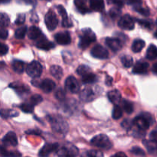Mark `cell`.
Wrapping results in <instances>:
<instances>
[{
  "instance_id": "cell-1",
  "label": "cell",
  "mask_w": 157,
  "mask_h": 157,
  "mask_svg": "<svg viewBox=\"0 0 157 157\" xmlns=\"http://www.w3.org/2000/svg\"><path fill=\"white\" fill-rule=\"evenodd\" d=\"M132 123L139 130H147L154 123V120H153V116L150 113H143L136 117H135Z\"/></svg>"
},
{
  "instance_id": "cell-2",
  "label": "cell",
  "mask_w": 157,
  "mask_h": 157,
  "mask_svg": "<svg viewBox=\"0 0 157 157\" xmlns=\"http://www.w3.org/2000/svg\"><path fill=\"white\" fill-rule=\"evenodd\" d=\"M48 120L50 122L53 130L57 133H65L68 130V124L67 121H64L61 117L59 116H48Z\"/></svg>"
},
{
  "instance_id": "cell-3",
  "label": "cell",
  "mask_w": 157,
  "mask_h": 157,
  "mask_svg": "<svg viewBox=\"0 0 157 157\" xmlns=\"http://www.w3.org/2000/svg\"><path fill=\"white\" fill-rule=\"evenodd\" d=\"M97 39L94 32L90 29H84L82 30V35H81L79 41V48L81 49H86L89 47L92 42H94Z\"/></svg>"
},
{
  "instance_id": "cell-4",
  "label": "cell",
  "mask_w": 157,
  "mask_h": 157,
  "mask_svg": "<svg viewBox=\"0 0 157 157\" xmlns=\"http://www.w3.org/2000/svg\"><path fill=\"white\" fill-rule=\"evenodd\" d=\"M90 144L94 147H99V148L104 149V150H109L113 146L110 139L104 134L98 135L92 138V140H90Z\"/></svg>"
},
{
  "instance_id": "cell-5",
  "label": "cell",
  "mask_w": 157,
  "mask_h": 157,
  "mask_svg": "<svg viewBox=\"0 0 157 157\" xmlns=\"http://www.w3.org/2000/svg\"><path fill=\"white\" fill-rule=\"evenodd\" d=\"M78 150L75 146L72 144H67L64 146L57 152L59 157H76L78 154Z\"/></svg>"
},
{
  "instance_id": "cell-6",
  "label": "cell",
  "mask_w": 157,
  "mask_h": 157,
  "mask_svg": "<svg viewBox=\"0 0 157 157\" xmlns=\"http://www.w3.org/2000/svg\"><path fill=\"white\" fill-rule=\"evenodd\" d=\"M26 72L32 78H39L42 73V67L38 61H33L28 65L27 68H26Z\"/></svg>"
},
{
  "instance_id": "cell-7",
  "label": "cell",
  "mask_w": 157,
  "mask_h": 157,
  "mask_svg": "<svg viewBox=\"0 0 157 157\" xmlns=\"http://www.w3.org/2000/svg\"><path fill=\"white\" fill-rule=\"evenodd\" d=\"M44 22L46 27L49 31L55 30L58 24V20L56 15L52 10H49L44 17Z\"/></svg>"
},
{
  "instance_id": "cell-8",
  "label": "cell",
  "mask_w": 157,
  "mask_h": 157,
  "mask_svg": "<svg viewBox=\"0 0 157 157\" xmlns=\"http://www.w3.org/2000/svg\"><path fill=\"white\" fill-rule=\"evenodd\" d=\"M118 26L121 29L125 30H132L135 27L134 19L130 15H124V16L120 18L118 21Z\"/></svg>"
},
{
  "instance_id": "cell-9",
  "label": "cell",
  "mask_w": 157,
  "mask_h": 157,
  "mask_svg": "<svg viewBox=\"0 0 157 157\" xmlns=\"http://www.w3.org/2000/svg\"><path fill=\"white\" fill-rule=\"evenodd\" d=\"M90 54L94 58H98V59H107L109 57L108 51L101 44L95 45L92 48Z\"/></svg>"
},
{
  "instance_id": "cell-10",
  "label": "cell",
  "mask_w": 157,
  "mask_h": 157,
  "mask_svg": "<svg viewBox=\"0 0 157 157\" xmlns=\"http://www.w3.org/2000/svg\"><path fill=\"white\" fill-rule=\"evenodd\" d=\"M65 88L66 90H68L69 92L72 94H77L79 92L80 86L78 84V81L76 78L73 76H69L68 78L66 79L65 83Z\"/></svg>"
},
{
  "instance_id": "cell-11",
  "label": "cell",
  "mask_w": 157,
  "mask_h": 157,
  "mask_svg": "<svg viewBox=\"0 0 157 157\" xmlns=\"http://www.w3.org/2000/svg\"><path fill=\"white\" fill-rule=\"evenodd\" d=\"M55 39L58 44H61V45H67L70 44L71 41L70 33L67 31L57 33L55 35Z\"/></svg>"
},
{
  "instance_id": "cell-12",
  "label": "cell",
  "mask_w": 157,
  "mask_h": 157,
  "mask_svg": "<svg viewBox=\"0 0 157 157\" xmlns=\"http://www.w3.org/2000/svg\"><path fill=\"white\" fill-rule=\"evenodd\" d=\"M106 44L113 52H119L123 47L122 41L117 38H107Z\"/></svg>"
},
{
  "instance_id": "cell-13",
  "label": "cell",
  "mask_w": 157,
  "mask_h": 157,
  "mask_svg": "<svg viewBox=\"0 0 157 157\" xmlns=\"http://www.w3.org/2000/svg\"><path fill=\"white\" fill-rule=\"evenodd\" d=\"M58 144H57V143H55V144H45L39 151L38 156H39V157H47L52 152L58 150Z\"/></svg>"
},
{
  "instance_id": "cell-14",
  "label": "cell",
  "mask_w": 157,
  "mask_h": 157,
  "mask_svg": "<svg viewBox=\"0 0 157 157\" xmlns=\"http://www.w3.org/2000/svg\"><path fill=\"white\" fill-rule=\"evenodd\" d=\"M95 98L94 90L90 87H85L80 92V98L81 101L84 102H90L92 101Z\"/></svg>"
},
{
  "instance_id": "cell-15",
  "label": "cell",
  "mask_w": 157,
  "mask_h": 157,
  "mask_svg": "<svg viewBox=\"0 0 157 157\" xmlns=\"http://www.w3.org/2000/svg\"><path fill=\"white\" fill-rule=\"evenodd\" d=\"M2 143L6 146H12L16 147L18 145V139L17 136L14 132H9L6 136L3 137Z\"/></svg>"
},
{
  "instance_id": "cell-16",
  "label": "cell",
  "mask_w": 157,
  "mask_h": 157,
  "mask_svg": "<svg viewBox=\"0 0 157 157\" xmlns=\"http://www.w3.org/2000/svg\"><path fill=\"white\" fill-rule=\"evenodd\" d=\"M149 64L146 61H139L135 64L134 67H133V72L134 74H137V75H143V74H146L149 69Z\"/></svg>"
},
{
  "instance_id": "cell-17",
  "label": "cell",
  "mask_w": 157,
  "mask_h": 157,
  "mask_svg": "<svg viewBox=\"0 0 157 157\" xmlns=\"http://www.w3.org/2000/svg\"><path fill=\"white\" fill-rule=\"evenodd\" d=\"M55 83L52 80L46 78L44 79L40 83V88L44 92V93H51L55 87Z\"/></svg>"
},
{
  "instance_id": "cell-18",
  "label": "cell",
  "mask_w": 157,
  "mask_h": 157,
  "mask_svg": "<svg viewBox=\"0 0 157 157\" xmlns=\"http://www.w3.org/2000/svg\"><path fill=\"white\" fill-rule=\"evenodd\" d=\"M143 144L150 154L157 156V141L151 140H144L143 141Z\"/></svg>"
},
{
  "instance_id": "cell-19",
  "label": "cell",
  "mask_w": 157,
  "mask_h": 157,
  "mask_svg": "<svg viewBox=\"0 0 157 157\" xmlns=\"http://www.w3.org/2000/svg\"><path fill=\"white\" fill-rule=\"evenodd\" d=\"M36 47L40 49H42V50H50V49L55 48V44L52 41H48L45 38H42L37 41Z\"/></svg>"
},
{
  "instance_id": "cell-20",
  "label": "cell",
  "mask_w": 157,
  "mask_h": 157,
  "mask_svg": "<svg viewBox=\"0 0 157 157\" xmlns=\"http://www.w3.org/2000/svg\"><path fill=\"white\" fill-rule=\"evenodd\" d=\"M107 96L110 102L115 104H117L121 100V94L118 90H110L107 94Z\"/></svg>"
},
{
  "instance_id": "cell-21",
  "label": "cell",
  "mask_w": 157,
  "mask_h": 157,
  "mask_svg": "<svg viewBox=\"0 0 157 157\" xmlns=\"http://www.w3.org/2000/svg\"><path fill=\"white\" fill-rule=\"evenodd\" d=\"M9 87L15 89V90L18 92V94H23L28 93V92L29 91V89L26 87V85L20 84V83H12V84H11L10 85H9Z\"/></svg>"
},
{
  "instance_id": "cell-22",
  "label": "cell",
  "mask_w": 157,
  "mask_h": 157,
  "mask_svg": "<svg viewBox=\"0 0 157 157\" xmlns=\"http://www.w3.org/2000/svg\"><path fill=\"white\" fill-rule=\"evenodd\" d=\"M28 32V36L30 39H36V38H39L41 35V32L39 28L36 27V26H32L29 28Z\"/></svg>"
},
{
  "instance_id": "cell-23",
  "label": "cell",
  "mask_w": 157,
  "mask_h": 157,
  "mask_svg": "<svg viewBox=\"0 0 157 157\" xmlns=\"http://www.w3.org/2000/svg\"><path fill=\"white\" fill-rule=\"evenodd\" d=\"M146 57L150 61H153V60L157 58V48L154 44H150L149 46L148 49L147 51Z\"/></svg>"
},
{
  "instance_id": "cell-24",
  "label": "cell",
  "mask_w": 157,
  "mask_h": 157,
  "mask_svg": "<svg viewBox=\"0 0 157 157\" xmlns=\"http://www.w3.org/2000/svg\"><path fill=\"white\" fill-rule=\"evenodd\" d=\"M51 75L56 79L60 80L63 76V70L60 66L53 65L50 68Z\"/></svg>"
},
{
  "instance_id": "cell-25",
  "label": "cell",
  "mask_w": 157,
  "mask_h": 157,
  "mask_svg": "<svg viewBox=\"0 0 157 157\" xmlns=\"http://www.w3.org/2000/svg\"><path fill=\"white\" fill-rule=\"evenodd\" d=\"M145 47V41L142 39H136L132 44V50L135 53L141 52L142 49Z\"/></svg>"
},
{
  "instance_id": "cell-26",
  "label": "cell",
  "mask_w": 157,
  "mask_h": 157,
  "mask_svg": "<svg viewBox=\"0 0 157 157\" xmlns=\"http://www.w3.org/2000/svg\"><path fill=\"white\" fill-rule=\"evenodd\" d=\"M90 7L94 11H102L104 9V2L100 0H92L90 2Z\"/></svg>"
},
{
  "instance_id": "cell-27",
  "label": "cell",
  "mask_w": 157,
  "mask_h": 157,
  "mask_svg": "<svg viewBox=\"0 0 157 157\" xmlns=\"http://www.w3.org/2000/svg\"><path fill=\"white\" fill-rule=\"evenodd\" d=\"M12 68L15 72L18 74H21L25 70V64L23 61L15 60L12 64Z\"/></svg>"
},
{
  "instance_id": "cell-28",
  "label": "cell",
  "mask_w": 157,
  "mask_h": 157,
  "mask_svg": "<svg viewBox=\"0 0 157 157\" xmlns=\"http://www.w3.org/2000/svg\"><path fill=\"white\" fill-rule=\"evenodd\" d=\"M0 154L3 157H21V154L16 151H8L5 148L0 147Z\"/></svg>"
},
{
  "instance_id": "cell-29",
  "label": "cell",
  "mask_w": 157,
  "mask_h": 157,
  "mask_svg": "<svg viewBox=\"0 0 157 157\" xmlns=\"http://www.w3.org/2000/svg\"><path fill=\"white\" fill-rule=\"evenodd\" d=\"M18 112L15 111V110H0V116L1 117L4 118V119H7L9 117H15L18 116Z\"/></svg>"
},
{
  "instance_id": "cell-30",
  "label": "cell",
  "mask_w": 157,
  "mask_h": 157,
  "mask_svg": "<svg viewBox=\"0 0 157 157\" xmlns=\"http://www.w3.org/2000/svg\"><path fill=\"white\" fill-rule=\"evenodd\" d=\"M10 23V19H9V15L5 12H1L0 13V27L4 29L9 26Z\"/></svg>"
},
{
  "instance_id": "cell-31",
  "label": "cell",
  "mask_w": 157,
  "mask_h": 157,
  "mask_svg": "<svg viewBox=\"0 0 157 157\" xmlns=\"http://www.w3.org/2000/svg\"><path fill=\"white\" fill-rule=\"evenodd\" d=\"M97 81V77L94 74L88 73L82 76V82L84 84H92Z\"/></svg>"
},
{
  "instance_id": "cell-32",
  "label": "cell",
  "mask_w": 157,
  "mask_h": 157,
  "mask_svg": "<svg viewBox=\"0 0 157 157\" xmlns=\"http://www.w3.org/2000/svg\"><path fill=\"white\" fill-rule=\"evenodd\" d=\"M26 33H27V26H21V27L18 28L15 30V36L18 39H22L25 38V35H26Z\"/></svg>"
},
{
  "instance_id": "cell-33",
  "label": "cell",
  "mask_w": 157,
  "mask_h": 157,
  "mask_svg": "<svg viewBox=\"0 0 157 157\" xmlns=\"http://www.w3.org/2000/svg\"><path fill=\"white\" fill-rule=\"evenodd\" d=\"M75 4L76 5L77 9H78V10L81 13H83V14L87 13V12L89 11L87 6H86L84 2L81 1V0H78V1L75 2Z\"/></svg>"
},
{
  "instance_id": "cell-34",
  "label": "cell",
  "mask_w": 157,
  "mask_h": 157,
  "mask_svg": "<svg viewBox=\"0 0 157 157\" xmlns=\"http://www.w3.org/2000/svg\"><path fill=\"white\" fill-rule=\"evenodd\" d=\"M121 62H122L123 65L124 66L127 68L131 67L133 65V58L132 57H130V55H124V56L121 58Z\"/></svg>"
},
{
  "instance_id": "cell-35",
  "label": "cell",
  "mask_w": 157,
  "mask_h": 157,
  "mask_svg": "<svg viewBox=\"0 0 157 157\" xmlns=\"http://www.w3.org/2000/svg\"><path fill=\"white\" fill-rule=\"evenodd\" d=\"M123 107H124V110H125L126 113H129V114L133 112V104L130 101L124 100L123 101Z\"/></svg>"
},
{
  "instance_id": "cell-36",
  "label": "cell",
  "mask_w": 157,
  "mask_h": 157,
  "mask_svg": "<svg viewBox=\"0 0 157 157\" xmlns=\"http://www.w3.org/2000/svg\"><path fill=\"white\" fill-rule=\"evenodd\" d=\"M90 71H91L90 67H88L87 65H84V64H81V65L78 66V69H77L78 74L81 75V76H84V75H87V74L90 73Z\"/></svg>"
},
{
  "instance_id": "cell-37",
  "label": "cell",
  "mask_w": 157,
  "mask_h": 157,
  "mask_svg": "<svg viewBox=\"0 0 157 157\" xmlns=\"http://www.w3.org/2000/svg\"><path fill=\"white\" fill-rule=\"evenodd\" d=\"M20 109L25 113H32L34 110V106L30 103H23L20 105Z\"/></svg>"
},
{
  "instance_id": "cell-38",
  "label": "cell",
  "mask_w": 157,
  "mask_h": 157,
  "mask_svg": "<svg viewBox=\"0 0 157 157\" xmlns=\"http://www.w3.org/2000/svg\"><path fill=\"white\" fill-rule=\"evenodd\" d=\"M109 15L113 19H116V18H119L121 15V10L120 8L117 7H113L110 9V10L109 11Z\"/></svg>"
},
{
  "instance_id": "cell-39",
  "label": "cell",
  "mask_w": 157,
  "mask_h": 157,
  "mask_svg": "<svg viewBox=\"0 0 157 157\" xmlns=\"http://www.w3.org/2000/svg\"><path fill=\"white\" fill-rule=\"evenodd\" d=\"M123 115V110L119 106L116 105L113 109V112H112V117L114 120H118L122 117Z\"/></svg>"
},
{
  "instance_id": "cell-40",
  "label": "cell",
  "mask_w": 157,
  "mask_h": 157,
  "mask_svg": "<svg viewBox=\"0 0 157 157\" xmlns=\"http://www.w3.org/2000/svg\"><path fill=\"white\" fill-rule=\"evenodd\" d=\"M55 97L56 98L57 100L60 101H64L66 98V94L64 90H63L62 88H58V90H56L55 94Z\"/></svg>"
},
{
  "instance_id": "cell-41",
  "label": "cell",
  "mask_w": 157,
  "mask_h": 157,
  "mask_svg": "<svg viewBox=\"0 0 157 157\" xmlns=\"http://www.w3.org/2000/svg\"><path fill=\"white\" fill-rule=\"evenodd\" d=\"M134 9L136 11V12H139L140 14L144 15V16H149L150 14V9H147V8L142 7V6H136V7L134 8Z\"/></svg>"
},
{
  "instance_id": "cell-42",
  "label": "cell",
  "mask_w": 157,
  "mask_h": 157,
  "mask_svg": "<svg viewBox=\"0 0 157 157\" xmlns=\"http://www.w3.org/2000/svg\"><path fill=\"white\" fill-rule=\"evenodd\" d=\"M43 101V98L41 95L39 94H34L31 97L30 99V104H32V105H37L39 103H41Z\"/></svg>"
},
{
  "instance_id": "cell-43",
  "label": "cell",
  "mask_w": 157,
  "mask_h": 157,
  "mask_svg": "<svg viewBox=\"0 0 157 157\" xmlns=\"http://www.w3.org/2000/svg\"><path fill=\"white\" fill-rule=\"evenodd\" d=\"M130 152H131L133 154L136 155V156H145L146 153L144 152V150L143 149H141L140 147H134L130 150Z\"/></svg>"
},
{
  "instance_id": "cell-44",
  "label": "cell",
  "mask_w": 157,
  "mask_h": 157,
  "mask_svg": "<svg viewBox=\"0 0 157 157\" xmlns=\"http://www.w3.org/2000/svg\"><path fill=\"white\" fill-rule=\"evenodd\" d=\"M137 21L140 25L144 26V28H147V29H151L152 27H153V22H152V21H150V20L140 19L137 20Z\"/></svg>"
},
{
  "instance_id": "cell-45",
  "label": "cell",
  "mask_w": 157,
  "mask_h": 157,
  "mask_svg": "<svg viewBox=\"0 0 157 157\" xmlns=\"http://www.w3.org/2000/svg\"><path fill=\"white\" fill-rule=\"evenodd\" d=\"M87 157H104V154L99 150H91L87 152Z\"/></svg>"
},
{
  "instance_id": "cell-46",
  "label": "cell",
  "mask_w": 157,
  "mask_h": 157,
  "mask_svg": "<svg viewBox=\"0 0 157 157\" xmlns=\"http://www.w3.org/2000/svg\"><path fill=\"white\" fill-rule=\"evenodd\" d=\"M57 9H58V12H59L60 15L62 16V19L63 18H67V12H66L65 9L64 8V6H61V5H59V6H57Z\"/></svg>"
},
{
  "instance_id": "cell-47",
  "label": "cell",
  "mask_w": 157,
  "mask_h": 157,
  "mask_svg": "<svg viewBox=\"0 0 157 157\" xmlns=\"http://www.w3.org/2000/svg\"><path fill=\"white\" fill-rule=\"evenodd\" d=\"M9 52V47L4 43H0V56L5 55Z\"/></svg>"
},
{
  "instance_id": "cell-48",
  "label": "cell",
  "mask_w": 157,
  "mask_h": 157,
  "mask_svg": "<svg viewBox=\"0 0 157 157\" xmlns=\"http://www.w3.org/2000/svg\"><path fill=\"white\" fill-rule=\"evenodd\" d=\"M25 21V14H19L17 16L16 20H15V24L17 25H22Z\"/></svg>"
},
{
  "instance_id": "cell-49",
  "label": "cell",
  "mask_w": 157,
  "mask_h": 157,
  "mask_svg": "<svg viewBox=\"0 0 157 157\" xmlns=\"http://www.w3.org/2000/svg\"><path fill=\"white\" fill-rule=\"evenodd\" d=\"M133 125V123L130 122V121L129 120H124L122 123H121V126L124 127L126 130H130Z\"/></svg>"
},
{
  "instance_id": "cell-50",
  "label": "cell",
  "mask_w": 157,
  "mask_h": 157,
  "mask_svg": "<svg viewBox=\"0 0 157 157\" xmlns=\"http://www.w3.org/2000/svg\"><path fill=\"white\" fill-rule=\"evenodd\" d=\"M72 22L71 21V20L69 19V18L67 17V18H63L62 19V26L64 28H71L72 27Z\"/></svg>"
},
{
  "instance_id": "cell-51",
  "label": "cell",
  "mask_w": 157,
  "mask_h": 157,
  "mask_svg": "<svg viewBox=\"0 0 157 157\" xmlns=\"http://www.w3.org/2000/svg\"><path fill=\"white\" fill-rule=\"evenodd\" d=\"M8 35H9L8 31L6 30L5 29H2V28H0V38L6 40L8 38Z\"/></svg>"
},
{
  "instance_id": "cell-52",
  "label": "cell",
  "mask_w": 157,
  "mask_h": 157,
  "mask_svg": "<svg viewBox=\"0 0 157 157\" xmlns=\"http://www.w3.org/2000/svg\"><path fill=\"white\" fill-rule=\"evenodd\" d=\"M150 137L151 140L157 141V127L150 133Z\"/></svg>"
},
{
  "instance_id": "cell-53",
  "label": "cell",
  "mask_w": 157,
  "mask_h": 157,
  "mask_svg": "<svg viewBox=\"0 0 157 157\" xmlns=\"http://www.w3.org/2000/svg\"><path fill=\"white\" fill-rule=\"evenodd\" d=\"M112 82H113V78H112L110 76H107V78H106V81H105L106 84H107V86H111Z\"/></svg>"
},
{
  "instance_id": "cell-54",
  "label": "cell",
  "mask_w": 157,
  "mask_h": 157,
  "mask_svg": "<svg viewBox=\"0 0 157 157\" xmlns=\"http://www.w3.org/2000/svg\"><path fill=\"white\" fill-rule=\"evenodd\" d=\"M111 157H127V155H126L124 153H123V152H119V153H116V154L113 155V156H112Z\"/></svg>"
},
{
  "instance_id": "cell-55",
  "label": "cell",
  "mask_w": 157,
  "mask_h": 157,
  "mask_svg": "<svg viewBox=\"0 0 157 157\" xmlns=\"http://www.w3.org/2000/svg\"><path fill=\"white\" fill-rule=\"evenodd\" d=\"M111 2L113 3V4L117 5V6H118V8H121L124 6V2L121 1H113Z\"/></svg>"
},
{
  "instance_id": "cell-56",
  "label": "cell",
  "mask_w": 157,
  "mask_h": 157,
  "mask_svg": "<svg viewBox=\"0 0 157 157\" xmlns=\"http://www.w3.org/2000/svg\"><path fill=\"white\" fill-rule=\"evenodd\" d=\"M152 70H153V71L154 72L155 74H156V75H157V63H156V64H153V68H152Z\"/></svg>"
},
{
  "instance_id": "cell-57",
  "label": "cell",
  "mask_w": 157,
  "mask_h": 157,
  "mask_svg": "<svg viewBox=\"0 0 157 157\" xmlns=\"http://www.w3.org/2000/svg\"><path fill=\"white\" fill-rule=\"evenodd\" d=\"M154 35H155V37H156V38H157V32H156V33H155V34H154Z\"/></svg>"
},
{
  "instance_id": "cell-58",
  "label": "cell",
  "mask_w": 157,
  "mask_h": 157,
  "mask_svg": "<svg viewBox=\"0 0 157 157\" xmlns=\"http://www.w3.org/2000/svg\"><path fill=\"white\" fill-rule=\"evenodd\" d=\"M156 25H157V19H156Z\"/></svg>"
}]
</instances>
